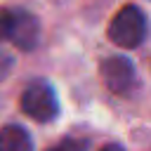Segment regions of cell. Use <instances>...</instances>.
<instances>
[{"label": "cell", "instance_id": "1", "mask_svg": "<svg viewBox=\"0 0 151 151\" xmlns=\"http://www.w3.org/2000/svg\"><path fill=\"white\" fill-rule=\"evenodd\" d=\"M106 33H109V40L116 42L118 47L132 50V47L142 45L144 35H146V14L137 5H125L113 14Z\"/></svg>", "mask_w": 151, "mask_h": 151}, {"label": "cell", "instance_id": "2", "mask_svg": "<svg viewBox=\"0 0 151 151\" xmlns=\"http://www.w3.org/2000/svg\"><path fill=\"white\" fill-rule=\"evenodd\" d=\"M21 111L38 120V123H50L57 118L59 113V101H57V94L54 90L45 83V80H35L31 83L24 94H21Z\"/></svg>", "mask_w": 151, "mask_h": 151}, {"label": "cell", "instance_id": "3", "mask_svg": "<svg viewBox=\"0 0 151 151\" xmlns=\"http://www.w3.org/2000/svg\"><path fill=\"white\" fill-rule=\"evenodd\" d=\"M101 80L113 94H127L137 83V73L130 59L109 57L101 61Z\"/></svg>", "mask_w": 151, "mask_h": 151}, {"label": "cell", "instance_id": "4", "mask_svg": "<svg viewBox=\"0 0 151 151\" xmlns=\"http://www.w3.org/2000/svg\"><path fill=\"white\" fill-rule=\"evenodd\" d=\"M38 35H40L38 19H35L31 12L12 9V31H9V40H12L19 50H33V47L38 45Z\"/></svg>", "mask_w": 151, "mask_h": 151}, {"label": "cell", "instance_id": "5", "mask_svg": "<svg viewBox=\"0 0 151 151\" xmlns=\"http://www.w3.org/2000/svg\"><path fill=\"white\" fill-rule=\"evenodd\" d=\"M0 151H33L31 134L21 125H5L0 130Z\"/></svg>", "mask_w": 151, "mask_h": 151}, {"label": "cell", "instance_id": "6", "mask_svg": "<svg viewBox=\"0 0 151 151\" xmlns=\"http://www.w3.org/2000/svg\"><path fill=\"white\" fill-rule=\"evenodd\" d=\"M12 31V9H0V40H9Z\"/></svg>", "mask_w": 151, "mask_h": 151}, {"label": "cell", "instance_id": "7", "mask_svg": "<svg viewBox=\"0 0 151 151\" xmlns=\"http://www.w3.org/2000/svg\"><path fill=\"white\" fill-rule=\"evenodd\" d=\"M47 151H85V142H78V139H64L59 142L57 146L47 149Z\"/></svg>", "mask_w": 151, "mask_h": 151}, {"label": "cell", "instance_id": "8", "mask_svg": "<svg viewBox=\"0 0 151 151\" xmlns=\"http://www.w3.org/2000/svg\"><path fill=\"white\" fill-rule=\"evenodd\" d=\"M12 66H14V59H12L9 54H5V52H0V80H5V78L9 76V71H12Z\"/></svg>", "mask_w": 151, "mask_h": 151}, {"label": "cell", "instance_id": "9", "mask_svg": "<svg viewBox=\"0 0 151 151\" xmlns=\"http://www.w3.org/2000/svg\"><path fill=\"white\" fill-rule=\"evenodd\" d=\"M99 151H123V146H118V144H106V146H101Z\"/></svg>", "mask_w": 151, "mask_h": 151}]
</instances>
